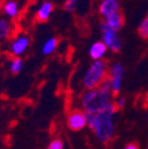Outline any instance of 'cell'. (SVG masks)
<instances>
[{
    "label": "cell",
    "instance_id": "cell-22",
    "mask_svg": "<svg viewBox=\"0 0 148 149\" xmlns=\"http://www.w3.org/2000/svg\"><path fill=\"white\" fill-rule=\"evenodd\" d=\"M147 118H148V115H147Z\"/></svg>",
    "mask_w": 148,
    "mask_h": 149
},
{
    "label": "cell",
    "instance_id": "cell-8",
    "mask_svg": "<svg viewBox=\"0 0 148 149\" xmlns=\"http://www.w3.org/2000/svg\"><path fill=\"white\" fill-rule=\"evenodd\" d=\"M54 11V5L50 0L43 1L34 12V20L38 23H46Z\"/></svg>",
    "mask_w": 148,
    "mask_h": 149
},
{
    "label": "cell",
    "instance_id": "cell-12",
    "mask_svg": "<svg viewBox=\"0 0 148 149\" xmlns=\"http://www.w3.org/2000/svg\"><path fill=\"white\" fill-rule=\"evenodd\" d=\"M14 24L7 18H0V43L11 39L14 34Z\"/></svg>",
    "mask_w": 148,
    "mask_h": 149
},
{
    "label": "cell",
    "instance_id": "cell-15",
    "mask_svg": "<svg viewBox=\"0 0 148 149\" xmlns=\"http://www.w3.org/2000/svg\"><path fill=\"white\" fill-rule=\"evenodd\" d=\"M10 72L13 74H19L24 69V61L22 57H12L8 63Z\"/></svg>",
    "mask_w": 148,
    "mask_h": 149
},
{
    "label": "cell",
    "instance_id": "cell-16",
    "mask_svg": "<svg viewBox=\"0 0 148 149\" xmlns=\"http://www.w3.org/2000/svg\"><path fill=\"white\" fill-rule=\"evenodd\" d=\"M138 33L142 39H148V14L142 19L138 27Z\"/></svg>",
    "mask_w": 148,
    "mask_h": 149
},
{
    "label": "cell",
    "instance_id": "cell-20",
    "mask_svg": "<svg viewBox=\"0 0 148 149\" xmlns=\"http://www.w3.org/2000/svg\"><path fill=\"white\" fill-rule=\"evenodd\" d=\"M123 149H140V147H139V144L136 142H129L128 144L124 146Z\"/></svg>",
    "mask_w": 148,
    "mask_h": 149
},
{
    "label": "cell",
    "instance_id": "cell-17",
    "mask_svg": "<svg viewBox=\"0 0 148 149\" xmlns=\"http://www.w3.org/2000/svg\"><path fill=\"white\" fill-rule=\"evenodd\" d=\"M78 3H80V0H64L63 8H64V11H66L69 13H73L77 10Z\"/></svg>",
    "mask_w": 148,
    "mask_h": 149
},
{
    "label": "cell",
    "instance_id": "cell-6",
    "mask_svg": "<svg viewBox=\"0 0 148 149\" xmlns=\"http://www.w3.org/2000/svg\"><path fill=\"white\" fill-rule=\"evenodd\" d=\"M101 37H102V42L107 46L108 51L112 52H119L122 49V39L119 36V32L112 30L108 27L103 22L101 23Z\"/></svg>",
    "mask_w": 148,
    "mask_h": 149
},
{
    "label": "cell",
    "instance_id": "cell-9",
    "mask_svg": "<svg viewBox=\"0 0 148 149\" xmlns=\"http://www.w3.org/2000/svg\"><path fill=\"white\" fill-rule=\"evenodd\" d=\"M120 11V1L119 0H100L97 5V12L102 19L108 15Z\"/></svg>",
    "mask_w": 148,
    "mask_h": 149
},
{
    "label": "cell",
    "instance_id": "cell-1",
    "mask_svg": "<svg viewBox=\"0 0 148 149\" xmlns=\"http://www.w3.org/2000/svg\"><path fill=\"white\" fill-rule=\"evenodd\" d=\"M78 105L88 115H96L107 110L116 109L114 105V95L109 89L108 78L98 88L83 90L78 96Z\"/></svg>",
    "mask_w": 148,
    "mask_h": 149
},
{
    "label": "cell",
    "instance_id": "cell-7",
    "mask_svg": "<svg viewBox=\"0 0 148 149\" xmlns=\"http://www.w3.org/2000/svg\"><path fill=\"white\" fill-rule=\"evenodd\" d=\"M66 125L72 132H81L87 128V114L80 108L71 109L66 115Z\"/></svg>",
    "mask_w": 148,
    "mask_h": 149
},
{
    "label": "cell",
    "instance_id": "cell-19",
    "mask_svg": "<svg viewBox=\"0 0 148 149\" xmlns=\"http://www.w3.org/2000/svg\"><path fill=\"white\" fill-rule=\"evenodd\" d=\"M114 105H115V108H116L117 111L124 109L126 105H127V100H126V97H123V96H121V95L114 96Z\"/></svg>",
    "mask_w": 148,
    "mask_h": 149
},
{
    "label": "cell",
    "instance_id": "cell-11",
    "mask_svg": "<svg viewBox=\"0 0 148 149\" xmlns=\"http://www.w3.org/2000/svg\"><path fill=\"white\" fill-rule=\"evenodd\" d=\"M103 23L112 30L119 32L124 26V15H123V13L121 11H117V12H115L113 14L108 15L107 18H104Z\"/></svg>",
    "mask_w": 148,
    "mask_h": 149
},
{
    "label": "cell",
    "instance_id": "cell-10",
    "mask_svg": "<svg viewBox=\"0 0 148 149\" xmlns=\"http://www.w3.org/2000/svg\"><path fill=\"white\" fill-rule=\"evenodd\" d=\"M3 12L7 17V19H17L20 15L22 7L18 0H5L3 4Z\"/></svg>",
    "mask_w": 148,
    "mask_h": 149
},
{
    "label": "cell",
    "instance_id": "cell-4",
    "mask_svg": "<svg viewBox=\"0 0 148 149\" xmlns=\"http://www.w3.org/2000/svg\"><path fill=\"white\" fill-rule=\"evenodd\" d=\"M124 68L121 63L115 62L109 65V73H108V83H109V89L110 92L117 96L122 90V83H123V77H124Z\"/></svg>",
    "mask_w": 148,
    "mask_h": 149
},
{
    "label": "cell",
    "instance_id": "cell-13",
    "mask_svg": "<svg viewBox=\"0 0 148 149\" xmlns=\"http://www.w3.org/2000/svg\"><path fill=\"white\" fill-rule=\"evenodd\" d=\"M108 52L107 46L102 40L94 42L89 47V56L92 61H102Z\"/></svg>",
    "mask_w": 148,
    "mask_h": 149
},
{
    "label": "cell",
    "instance_id": "cell-18",
    "mask_svg": "<svg viewBox=\"0 0 148 149\" xmlns=\"http://www.w3.org/2000/svg\"><path fill=\"white\" fill-rule=\"evenodd\" d=\"M47 149H64V141L59 137L52 139L47 144Z\"/></svg>",
    "mask_w": 148,
    "mask_h": 149
},
{
    "label": "cell",
    "instance_id": "cell-3",
    "mask_svg": "<svg viewBox=\"0 0 148 149\" xmlns=\"http://www.w3.org/2000/svg\"><path fill=\"white\" fill-rule=\"evenodd\" d=\"M109 64L107 61H92V63L85 70L82 77V86L84 90L95 89L101 86L104 81L108 78Z\"/></svg>",
    "mask_w": 148,
    "mask_h": 149
},
{
    "label": "cell",
    "instance_id": "cell-2",
    "mask_svg": "<svg viewBox=\"0 0 148 149\" xmlns=\"http://www.w3.org/2000/svg\"><path fill=\"white\" fill-rule=\"evenodd\" d=\"M116 111V109H112L96 115L87 114V128H89L95 139L103 144L110 143L115 137L116 127L114 116Z\"/></svg>",
    "mask_w": 148,
    "mask_h": 149
},
{
    "label": "cell",
    "instance_id": "cell-21",
    "mask_svg": "<svg viewBox=\"0 0 148 149\" xmlns=\"http://www.w3.org/2000/svg\"><path fill=\"white\" fill-rule=\"evenodd\" d=\"M30 1H34V0H30Z\"/></svg>",
    "mask_w": 148,
    "mask_h": 149
},
{
    "label": "cell",
    "instance_id": "cell-14",
    "mask_svg": "<svg viewBox=\"0 0 148 149\" xmlns=\"http://www.w3.org/2000/svg\"><path fill=\"white\" fill-rule=\"evenodd\" d=\"M58 49V39L56 38V37H50V38H47L43 45H42V54L44 56H51L52 53L56 52V50Z\"/></svg>",
    "mask_w": 148,
    "mask_h": 149
},
{
    "label": "cell",
    "instance_id": "cell-5",
    "mask_svg": "<svg viewBox=\"0 0 148 149\" xmlns=\"http://www.w3.org/2000/svg\"><path fill=\"white\" fill-rule=\"evenodd\" d=\"M30 45H31L30 36L24 32H19L11 38L7 51L12 57H22V56H24L27 52V50L30 49Z\"/></svg>",
    "mask_w": 148,
    "mask_h": 149
}]
</instances>
